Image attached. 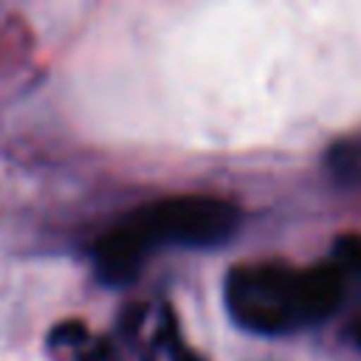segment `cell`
<instances>
[{
  "mask_svg": "<svg viewBox=\"0 0 361 361\" xmlns=\"http://www.w3.org/2000/svg\"><path fill=\"white\" fill-rule=\"evenodd\" d=\"M149 248L152 245L127 223L107 231L93 245V265H96L99 279L104 285H130L138 276L141 262Z\"/></svg>",
  "mask_w": 361,
  "mask_h": 361,
  "instance_id": "cell-3",
  "label": "cell"
},
{
  "mask_svg": "<svg viewBox=\"0 0 361 361\" xmlns=\"http://www.w3.org/2000/svg\"><path fill=\"white\" fill-rule=\"evenodd\" d=\"M178 361H200V358H197V355H192V353H180V355H178Z\"/></svg>",
  "mask_w": 361,
  "mask_h": 361,
  "instance_id": "cell-6",
  "label": "cell"
},
{
  "mask_svg": "<svg viewBox=\"0 0 361 361\" xmlns=\"http://www.w3.org/2000/svg\"><path fill=\"white\" fill-rule=\"evenodd\" d=\"M226 307L231 319L259 336L293 333L305 324L299 271L282 265H243L226 279Z\"/></svg>",
  "mask_w": 361,
  "mask_h": 361,
  "instance_id": "cell-1",
  "label": "cell"
},
{
  "mask_svg": "<svg viewBox=\"0 0 361 361\" xmlns=\"http://www.w3.org/2000/svg\"><path fill=\"white\" fill-rule=\"evenodd\" d=\"M299 293L305 324H319L330 319L344 299V271L338 265H316L299 271Z\"/></svg>",
  "mask_w": 361,
  "mask_h": 361,
  "instance_id": "cell-4",
  "label": "cell"
},
{
  "mask_svg": "<svg viewBox=\"0 0 361 361\" xmlns=\"http://www.w3.org/2000/svg\"><path fill=\"white\" fill-rule=\"evenodd\" d=\"M133 226L149 245L175 243L186 248H217L240 228V212L220 197L183 195L149 203L130 214Z\"/></svg>",
  "mask_w": 361,
  "mask_h": 361,
  "instance_id": "cell-2",
  "label": "cell"
},
{
  "mask_svg": "<svg viewBox=\"0 0 361 361\" xmlns=\"http://www.w3.org/2000/svg\"><path fill=\"white\" fill-rule=\"evenodd\" d=\"M82 338H87V330L82 322H65V324L54 327V333H51L54 344H68V341H82Z\"/></svg>",
  "mask_w": 361,
  "mask_h": 361,
  "instance_id": "cell-5",
  "label": "cell"
}]
</instances>
